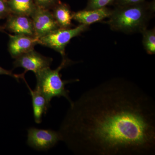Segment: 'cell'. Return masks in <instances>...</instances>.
<instances>
[{
    "instance_id": "19",
    "label": "cell",
    "mask_w": 155,
    "mask_h": 155,
    "mask_svg": "<svg viewBox=\"0 0 155 155\" xmlns=\"http://www.w3.org/2000/svg\"><path fill=\"white\" fill-rule=\"evenodd\" d=\"M55 0H36L38 6L47 9L48 7L52 5Z\"/></svg>"
},
{
    "instance_id": "2",
    "label": "cell",
    "mask_w": 155,
    "mask_h": 155,
    "mask_svg": "<svg viewBox=\"0 0 155 155\" xmlns=\"http://www.w3.org/2000/svg\"><path fill=\"white\" fill-rule=\"evenodd\" d=\"M154 7L138 4L118 6L112 11L106 23L112 30L126 34L141 32L147 29Z\"/></svg>"
},
{
    "instance_id": "14",
    "label": "cell",
    "mask_w": 155,
    "mask_h": 155,
    "mask_svg": "<svg viewBox=\"0 0 155 155\" xmlns=\"http://www.w3.org/2000/svg\"><path fill=\"white\" fill-rule=\"evenodd\" d=\"M143 34V44L147 52L149 54L155 53V29H145L141 32Z\"/></svg>"
},
{
    "instance_id": "6",
    "label": "cell",
    "mask_w": 155,
    "mask_h": 155,
    "mask_svg": "<svg viewBox=\"0 0 155 155\" xmlns=\"http://www.w3.org/2000/svg\"><path fill=\"white\" fill-rule=\"evenodd\" d=\"M15 59L14 68L21 67L25 70L23 73L31 71L36 74L45 68L50 67L53 59L42 55L34 49L23 54Z\"/></svg>"
},
{
    "instance_id": "15",
    "label": "cell",
    "mask_w": 155,
    "mask_h": 155,
    "mask_svg": "<svg viewBox=\"0 0 155 155\" xmlns=\"http://www.w3.org/2000/svg\"><path fill=\"white\" fill-rule=\"evenodd\" d=\"M114 1V0H89L85 10H94L104 8Z\"/></svg>"
},
{
    "instance_id": "5",
    "label": "cell",
    "mask_w": 155,
    "mask_h": 155,
    "mask_svg": "<svg viewBox=\"0 0 155 155\" xmlns=\"http://www.w3.org/2000/svg\"><path fill=\"white\" fill-rule=\"evenodd\" d=\"M27 131V144L36 150L47 151L62 141L59 131L32 127H29Z\"/></svg>"
},
{
    "instance_id": "10",
    "label": "cell",
    "mask_w": 155,
    "mask_h": 155,
    "mask_svg": "<svg viewBox=\"0 0 155 155\" xmlns=\"http://www.w3.org/2000/svg\"><path fill=\"white\" fill-rule=\"evenodd\" d=\"M112 12L106 7L94 10H84L72 13V19L81 24L89 25L109 18Z\"/></svg>"
},
{
    "instance_id": "16",
    "label": "cell",
    "mask_w": 155,
    "mask_h": 155,
    "mask_svg": "<svg viewBox=\"0 0 155 155\" xmlns=\"http://www.w3.org/2000/svg\"><path fill=\"white\" fill-rule=\"evenodd\" d=\"M11 14L8 3L4 0H0V19L7 18Z\"/></svg>"
},
{
    "instance_id": "11",
    "label": "cell",
    "mask_w": 155,
    "mask_h": 155,
    "mask_svg": "<svg viewBox=\"0 0 155 155\" xmlns=\"http://www.w3.org/2000/svg\"><path fill=\"white\" fill-rule=\"evenodd\" d=\"M23 80L29 89L31 97L35 122L37 124H40L42 122L43 116L46 114L48 110L51 107V104L39 92L35 89H31L25 78Z\"/></svg>"
},
{
    "instance_id": "8",
    "label": "cell",
    "mask_w": 155,
    "mask_h": 155,
    "mask_svg": "<svg viewBox=\"0 0 155 155\" xmlns=\"http://www.w3.org/2000/svg\"><path fill=\"white\" fill-rule=\"evenodd\" d=\"M8 35V50L11 57L14 59L34 49V47L39 44V38L36 37L24 35Z\"/></svg>"
},
{
    "instance_id": "18",
    "label": "cell",
    "mask_w": 155,
    "mask_h": 155,
    "mask_svg": "<svg viewBox=\"0 0 155 155\" xmlns=\"http://www.w3.org/2000/svg\"><path fill=\"white\" fill-rule=\"evenodd\" d=\"M144 0H117L118 6L127 5L143 2Z\"/></svg>"
},
{
    "instance_id": "9",
    "label": "cell",
    "mask_w": 155,
    "mask_h": 155,
    "mask_svg": "<svg viewBox=\"0 0 155 155\" xmlns=\"http://www.w3.org/2000/svg\"><path fill=\"white\" fill-rule=\"evenodd\" d=\"M4 29L15 34L35 37L32 19L28 16L11 14L7 17Z\"/></svg>"
},
{
    "instance_id": "12",
    "label": "cell",
    "mask_w": 155,
    "mask_h": 155,
    "mask_svg": "<svg viewBox=\"0 0 155 155\" xmlns=\"http://www.w3.org/2000/svg\"><path fill=\"white\" fill-rule=\"evenodd\" d=\"M8 4L12 14L29 17L37 7L32 0H9Z\"/></svg>"
},
{
    "instance_id": "17",
    "label": "cell",
    "mask_w": 155,
    "mask_h": 155,
    "mask_svg": "<svg viewBox=\"0 0 155 155\" xmlns=\"http://www.w3.org/2000/svg\"><path fill=\"white\" fill-rule=\"evenodd\" d=\"M0 75H7L11 76L17 80V81L19 82V79H22L23 80L25 78V74L23 73L20 74H14L12 71L7 70V69H4L2 67H0Z\"/></svg>"
},
{
    "instance_id": "13",
    "label": "cell",
    "mask_w": 155,
    "mask_h": 155,
    "mask_svg": "<svg viewBox=\"0 0 155 155\" xmlns=\"http://www.w3.org/2000/svg\"><path fill=\"white\" fill-rule=\"evenodd\" d=\"M60 28H70L72 25V13L66 5L62 4L56 7L52 13Z\"/></svg>"
},
{
    "instance_id": "4",
    "label": "cell",
    "mask_w": 155,
    "mask_h": 155,
    "mask_svg": "<svg viewBox=\"0 0 155 155\" xmlns=\"http://www.w3.org/2000/svg\"><path fill=\"white\" fill-rule=\"evenodd\" d=\"M88 25L81 24L74 28H59L39 38V44L51 48L64 58L65 48L73 38L87 30Z\"/></svg>"
},
{
    "instance_id": "1",
    "label": "cell",
    "mask_w": 155,
    "mask_h": 155,
    "mask_svg": "<svg viewBox=\"0 0 155 155\" xmlns=\"http://www.w3.org/2000/svg\"><path fill=\"white\" fill-rule=\"evenodd\" d=\"M60 126L62 141L78 155H155V103L122 78L88 90Z\"/></svg>"
},
{
    "instance_id": "7",
    "label": "cell",
    "mask_w": 155,
    "mask_h": 155,
    "mask_svg": "<svg viewBox=\"0 0 155 155\" xmlns=\"http://www.w3.org/2000/svg\"><path fill=\"white\" fill-rule=\"evenodd\" d=\"M30 17L33 22L35 36L38 38L60 28L52 13L47 9L37 6Z\"/></svg>"
},
{
    "instance_id": "3",
    "label": "cell",
    "mask_w": 155,
    "mask_h": 155,
    "mask_svg": "<svg viewBox=\"0 0 155 155\" xmlns=\"http://www.w3.org/2000/svg\"><path fill=\"white\" fill-rule=\"evenodd\" d=\"M73 63L66 57L63 58L60 66L52 70L50 67L45 68L35 74L36 84L35 89L39 92L47 100L49 103L53 98L64 97L70 104L72 101L69 96V91L66 89V84L78 81V79L63 80L60 72L62 69Z\"/></svg>"
}]
</instances>
